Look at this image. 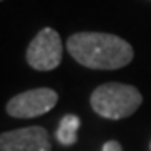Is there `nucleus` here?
Masks as SVG:
<instances>
[{
    "label": "nucleus",
    "mask_w": 151,
    "mask_h": 151,
    "mask_svg": "<svg viewBox=\"0 0 151 151\" xmlns=\"http://www.w3.org/2000/svg\"><path fill=\"white\" fill-rule=\"evenodd\" d=\"M70 57L87 69L114 70L128 65L134 50L124 39L104 32H77L67 39Z\"/></svg>",
    "instance_id": "f257e3e1"
},
{
    "label": "nucleus",
    "mask_w": 151,
    "mask_h": 151,
    "mask_svg": "<svg viewBox=\"0 0 151 151\" xmlns=\"http://www.w3.org/2000/svg\"><path fill=\"white\" fill-rule=\"evenodd\" d=\"M57 92L49 87H37L20 92L7 103V114L12 118H37L49 113L57 104Z\"/></svg>",
    "instance_id": "20e7f679"
},
{
    "label": "nucleus",
    "mask_w": 151,
    "mask_h": 151,
    "mask_svg": "<svg viewBox=\"0 0 151 151\" xmlns=\"http://www.w3.org/2000/svg\"><path fill=\"white\" fill-rule=\"evenodd\" d=\"M103 151H123V148H121V145H119L118 141L111 139V141H106L104 143Z\"/></svg>",
    "instance_id": "0eeeda50"
},
{
    "label": "nucleus",
    "mask_w": 151,
    "mask_h": 151,
    "mask_svg": "<svg viewBox=\"0 0 151 151\" xmlns=\"http://www.w3.org/2000/svg\"><path fill=\"white\" fill-rule=\"evenodd\" d=\"M27 64L35 70H52L62 60V42L57 30L44 27L30 40L25 52Z\"/></svg>",
    "instance_id": "7ed1b4c3"
},
{
    "label": "nucleus",
    "mask_w": 151,
    "mask_h": 151,
    "mask_svg": "<svg viewBox=\"0 0 151 151\" xmlns=\"http://www.w3.org/2000/svg\"><path fill=\"white\" fill-rule=\"evenodd\" d=\"M50 136L40 126L2 133L0 151H50Z\"/></svg>",
    "instance_id": "39448f33"
},
{
    "label": "nucleus",
    "mask_w": 151,
    "mask_h": 151,
    "mask_svg": "<svg viewBox=\"0 0 151 151\" xmlns=\"http://www.w3.org/2000/svg\"><path fill=\"white\" fill-rule=\"evenodd\" d=\"M81 126V121L74 114H65L60 119L57 128V141L64 146H72L77 143V129Z\"/></svg>",
    "instance_id": "423d86ee"
},
{
    "label": "nucleus",
    "mask_w": 151,
    "mask_h": 151,
    "mask_svg": "<svg viewBox=\"0 0 151 151\" xmlns=\"http://www.w3.org/2000/svg\"><path fill=\"white\" fill-rule=\"evenodd\" d=\"M143 103V96L134 86L108 82L94 89L91 94V108L106 119H124L134 114Z\"/></svg>",
    "instance_id": "f03ea898"
},
{
    "label": "nucleus",
    "mask_w": 151,
    "mask_h": 151,
    "mask_svg": "<svg viewBox=\"0 0 151 151\" xmlns=\"http://www.w3.org/2000/svg\"><path fill=\"white\" fill-rule=\"evenodd\" d=\"M150 150H151V143H150Z\"/></svg>",
    "instance_id": "6e6552de"
}]
</instances>
